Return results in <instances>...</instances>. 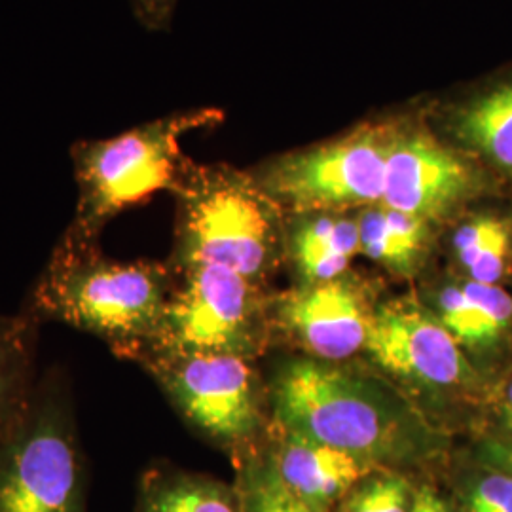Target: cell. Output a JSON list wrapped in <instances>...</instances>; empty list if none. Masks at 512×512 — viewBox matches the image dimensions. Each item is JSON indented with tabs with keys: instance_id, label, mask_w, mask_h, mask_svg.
I'll list each match as a JSON object with an SVG mask.
<instances>
[{
	"instance_id": "cell-12",
	"label": "cell",
	"mask_w": 512,
	"mask_h": 512,
	"mask_svg": "<svg viewBox=\"0 0 512 512\" xmlns=\"http://www.w3.org/2000/svg\"><path fill=\"white\" fill-rule=\"evenodd\" d=\"M374 311L365 285L346 274L285 296L279 321L310 357L340 363L365 349Z\"/></svg>"
},
{
	"instance_id": "cell-19",
	"label": "cell",
	"mask_w": 512,
	"mask_h": 512,
	"mask_svg": "<svg viewBox=\"0 0 512 512\" xmlns=\"http://www.w3.org/2000/svg\"><path fill=\"white\" fill-rule=\"evenodd\" d=\"M414 495L403 473L376 471L340 501L336 512H410Z\"/></svg>"
},
{
	"instance_id": "cell-15",
	"label": "cell",
	"mask_w": 512,
	"mask_h": 512,
	"mask_svg": "<svg viewBox=\"0 0 512 512\" xmlns=\"http://www.w3.org/2000/svg\"><path fill=\"white\" fill-rule=\"evenodd\" d=\"M355 217L361 255L401 277L420 272L439 232L431 222L382 203L355 211Z\"/></svg>"
},
{
	"instance_id": "cell-25",
	"label": "cell",
	"mask_w": 512,
	"mask_h": 512,
	"mask_svg": "<svg viewBox=\"0 0 512 512\" xmlns=\"http://www.w3.org/2000/svg\"><path fill=\"white\" fill-rule=\"evenodd\" d=\"M410 512H452L448 503L431 486H421L414 495V505Z\"/></svg>"
},
{
	"instance_id": "cell-7",
	"label": "cell",
	"mask_w": 512,
	"mask_h": 512,
	"mask_svg": "<svg viewBox=\"0 0 512 512\" xmlns=\"http://www.w3.org/2000/svg\"><path fill=\"white\" fill-rule=\"evenodd\" d=\"M497 190L499 179L488 167L431 128L421 99L393 112L382 205L440 230Z\"/></svg>"
},
{
	"instance_id": "cell-23",
	"label": "cell",
	"mask_w": 512,
	"mask_h": 512,
	"mask_svg": "<svg viewBox=\"0 0 512 512\" xmlns=\"http://www.w3.org/2000/svg\"><path fill=\"white\" fill-rule=\"evenodd\" d=\"M463 512H512V475L501 469L476 476L461 495Z\"/></svg>"
},
{
	"instance_id": "cell-4",
	"label": "cell",
	"mask_w": 512,
	"mask_h": 512,
	"mask_svg": "<svg viewBox=\"0 0 512 512\" xmlns=\"http://www.w3.org/2000/svg\"><path fill=\"white\" fill-rule=\"evenodd\" d=\"M222 122L224 112L215 107L179 110L110 139L74 143L71 158L78 202L57 245L99 247L110 220L162 190L173 192L188 160L181 139Z\"/></svg>"
},
{
	"instance_id": "cell-20",
	"label": "cell",
	"mask_w": 512,
	"mask_h": 512,
	"mask_svg": "<svg viewBox=\"0 0 512 512\" xmlns=\"http://www.w3.org/2000/svg\"><path fill=\"white\" fill-rule=\"evenodd\" d=\"M431 310L458 340L461 348L488 349V342L478 321L475 306L463 291L461 283H450L440 287L433 298Z\"/></svg>"
},
{
	"instance_id": "cell-13",
	"label": "cell",
	"mask_w": 512,
	"mask_h": 512,
	"mask_svg": "<svg viewBox=\"0 0 512 512\" xmlns=\"http://www.w3.org/2000/svg\"><path fill=\"white\" fill-rule=\"evenodd\" d=\"M270 465L289 494L319 512L338 507L361 480L378 471L346 452L287 431H281Z\"/></svg>"
},
{
	"instance_id": "cell-10",
	"label": "cell",
	"mask_w": 512,
	"mask_h": 512,
	"mask_svg": "<svg viewBox=\"0 0 512 512\" xmlns=\"http://www.w3.org/2000/svg\"><path fill=\"white\" fill-rule=\"evenodd\" d=\"M365 351L387 374L412 389L439 395L476 384L465 351L431 308L414 298L378 306Z\"/></svg>"
},
{
	"instance_id": "cell-26",
	"label": "cell",
	"mask_w": 512,
	"mask_h": 512,
	"mask_svg": "<svg viewBox=\"0 0 512 512\" xmlns=\"http://www.w3.org/2000/svg\"><path fill=\"white\" fill-rule=\"evenodd\" d=\"M486 459L494 465L495 469L512 473V444H488L486 446Z\"/></svg>"
},
{
	"instance_id": "cell-28",
	"label": "cell",
	"mask_w": 512,
	"mask_h": 512,
	"mask_svg": "<svg viewBox=\"0 0 512 512\" xmlns=\"http://www.w3.org/2000/svg\"><path fill=\"white\" fill-rule=\"evenodd\" d=\"M501 420H503L505 431L512 435V382L507 385L503 399H501Z\"/></svg>"
},
{
	"instance_id": "cell-14",
	"label": "cell",
	"mask_w": 512,
	"mask_h": 512,
	"mask_svg": "<svg viewBox=\"0 0 512 512\" xmlns=\"http://www.w3.org/2000/svg\"><path fill=\"white\" fill-rule=\"evenodd\" d=\"M287 249L304 283H321L348 274L361 255L355 213H306L287 222Z\"/></svg>"
},
{
	"instance_id": "cell-8",
	"label": "cell",
	"mask_w": 512,
	"mask_h": 512,
	"mask_svg": "<svg viewBox=\"0 0 512 512\" xmlns=\"http://www.w3.org/2000/svg\"><path fill=\"white\" fill-rule=\"evenodd\" d=\"M173 272V291L139 359L152 353H213L253 361L262 353L268 310L260 283L222 266Z\"/></svg>"
},
{
	"instance_id": "cell-2",
	"label": "cell",
	"mask_w": 512,
	"mask_h": 512,
	"mask_svg": "<svg viewBox=\"0 0 512 512\" xmlns=\"http://www.w3.org/2000/svg\"><path fill=\"white\" fill-rule=\"evenodd\" d=\"M175 285L173 268L152 260H116L101 251H54L29 294L25 313L92 334L120 359L147 349Z\"/></svg>"
},
{
	"instance_id": "cell-6",
	"label": "cell",
	"mask_w": 512,
	"mask_h": 512,
	"mask_svg": "<svg viewBox=\"0 0 512 512\" xmlns=\"http://www.w3.org/2000/svg\"><path fill=\"white\" fill-rule=\"evenodd\" d=\"M393 112L346 133L275 156L253 169L258 184L289 215L355 213L382 203Z\"/></svg>"
},
{
	"instance_id": "cell-1",
	"label": "cell",
	"mask_w": 512,
	"mask_h": 512,
	"mask_svg": "<svg viewBox=\"0 0 512 512\" xmlns=\"http://www.w3.org/2000/svg\"><path fill=\"white\" fill-rule=\"evenodd\" d=\"M281 431L327 444L378 471L440 458L446 439L395 387L313 357L281 366L270 385Z\"/></svg>"
},
{
	"instance_id": "cell-18",
	"label": "cell",
	"mask_w": 512,
	"mask_h": 512,
	"mask_svg": "<svg viewBox=\"0 0 512 512\" xmlns=\"http://www.w3.org/2000/svg\"><path fill=\"white\" fill-rule=\"evenodd\" d=\"M137 512H243L236 488L211 476L152 469L141 480Z\"/></svg>"
},
{
	"instance_id": "cell-5",
	"label": "cell",
	"mask_w": 512,
	"mask_h": 512,
	"mask_svg": "<svg viewBox=\"0 0 512 512\" xmlns=\"http://www.w3.org/2000/svg\"><path fill=\"white\" fill-rule=\"evenodd\" d=\"M0 512H86V463L73 393L54 368L0 439Z\"/></svg>"
},
{
	"instance_id": "cell-16",
	"label": "cell",
	"mask_w": 512,
	"mask_h": 512,
	"mask_svg": "<svg viewBox=\"0 0 512 512\" xmlns=\"http://www.w3.org/2000/svg\"><path fill=\"white\" fill-rule=\"evenodd\" d=\"M450 249L471 281L499 285L512 268V213L471 209L450 224Z\"/></svg>"
},
{
	"instance_id": "cell-9",
	"label": "cell",
	"mask_w": 512,
	"mask_h": 512,
	"mask_svg": "<svg viewBox=\"0 0 512 512\" xmlns=\"http://www.w3.org/2000/svg\"><path fill=\"white\" fill-rule=\"evenodd\" d=\"M184 421L220 448L241 454L264 425V389L251 359L213 353H152L137 361Z\"/></svg>"
},
{
	"instance_id": "cell-27",
	"label": "cell",
	"mask_w": 512,
	"mask_h": 512,
	"mask_svg": "<svg viewBox=\"0 0 512 512\" xmlns=\"http://www.w3.org/2000/svg\"><path fill=\"white\" fill-rule=\"evenodd\" d=\"M277 480H279V478H277ZM279 484H281V482H279ZM281 507H283V512H319L308 507L306 503L298 501L296 497H293V495L289 494V492L283 488V484H281Z\"/></svg>"
},
{
	"instance_id": "cell-17",
	"label": "cell",
	"mask_w": 512,
	"mask_h": 512,
	"mask_svg": "<svg viewBox=\"0 0 512 512\" xmlns=\"http://www.w3.org/2000/svg\"><path fill=\"white\" fill-rule=\"evenodd\" d=\"M37 321L0 313V439L21 420L37 387Z\"/></svg>"
},
{
	"instance_id": "cell-24",
	"label": "cell",
	"mask_w": 512,
	"mask_h": 512,
	"mask_svg": "<svg viewBox=\"0 0 512 512\" xmlns=\"http://www.w3.org/2000/svg\"><path fill=\"white\" fill-rule=\"evenodd\" d=\"M179 0H129L133 16L147 31H169Z\"/></svg>"
},
{
	"instance_id": "cell-22",
	"label": "cell",
	"mask_w": 512,
	"mask_h": 512,
	"mask_svg": "<svg viewBox=\"0 0 512 512\" xmlns=\"http://www.w3.org/2000/svg\"><path fill=\"white\" fill-rule=\"evenodd\" d=\"M238 490L243 512H283L281 484L268 463L241 459Z\"/></svg>"
},
{
	"instance_id": "cell-3",
	"label": "cell",
	"mask_w": 512,
	"mask_h": 512,
	"mask_svg": "<svg viewBox=\"0 0 512 512\" xmlns=\"http://www.w3.org/2000/svg\"><path fill=\"white\" fill-rule=\"evenodd\" d=\"M173 196V270L222 266L260 283L287 249V213L251 171L186 160Z\"/></svg>"
},
{
	"instance_id": "cell-11",
	"label": "cell",
	"mask_w": 512,
	"mask_h": 512,
	"mask_svg": "<svg viewBox=\"0 0 512 512\" xmlns=\"http://www.w3.org/2000/svg\"><path fill=\"white\" fill-rule=\"evenodd\" d=\"M421 101L442 139L512 183V63Z\"/></svg>"
},
{
	"instance_id": "cell-21",
	"label": "cell",
	"mask_w": 512,
	"mask_h": 512,
	"mask_svg": "<svg viewBox=\"0 0 512 512\" xmlns=\"http://www.w3.org/2000/svg\"><path fill=\"white\" fill-rule=\"evenodd\" d=\"M463 291L475 306L488 348L495 346L512 327V296L501 285L463 281Z\"/></svg>"
}]
</instances>
